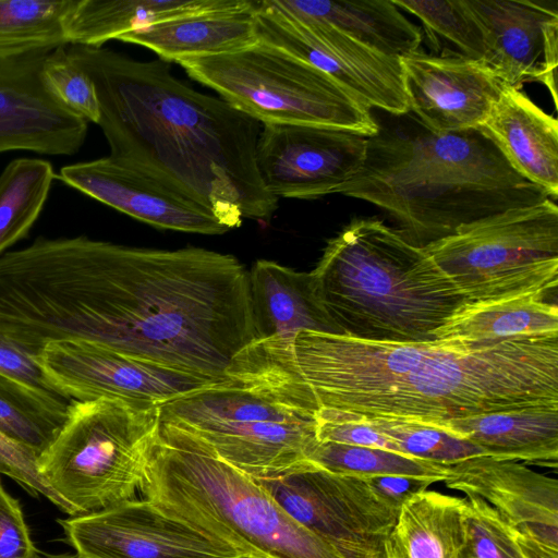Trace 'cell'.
<instances>
[{"mask_svg":"<svg viewBox=\"0 0 558 558\" xmlns=\"http://www.w3.org/2000/svg\"><path fill=\"white\" fill-rule=\"evenodd\" d=\"M0 330L34 357L83 340L225 383L255 339L248 271L202 247L39 236L0 255Z\"/></svg>","mask_w":558,"mask_h":558,"instance_id":"1","label":"cell"},{"mask_svg":"<svg viewBox=\"0 0 558 558\" xmlns=\"http://www.w3.org/2000/svg\"><path fill=\"white\" fill-rule=\"evenodd\" d=\"M252 387L292 408L336 409L436 426L509 409L558 404V336L384 342L301 331L242 352Z\"/></svg>","mask_w":558,"mask_h":558,"instance_id":"2","label":"cell"},{"mask_svg":"<svg viewBox=\"0 0 558 558\" xmlns=\"http://www.w3.org/2000/svg\"><path fill=\"white\" fill-rule=\"evenodd\" d=\"M66 49L94 82L110 156L206 207L229 230L243 218L272 217L278 198L256 163L260 122L192 88L161 59L140 61L105 47Z\"/></svg>","mask_w":558,"mask_h":558,"instance_id":"3","label":"cell"},{"mask_svg":"<svg viewBox=\"0 0 558 558\" xmlns=\"http://www.w3.org/2000/svg\"><path fill=\"white\" fill-rule=\"evenodd\" d=\"M415 122L378 124L362 169L339 191L386 211L412 244L424 247L462 226L550 198L480 128L434 133Z\"/></svg>","mask_w":558,"mask_h":558,"instance_id":"4","label":"cell"},{"mask_svg":"<svg viewBox=\"0 0 558 558\" xmlns=\"http://www.w3.org/2000/svg\"><path fill=\"white\" fill-rule=\"evenodd\" d=\"M311 272L341 335L362 340L434 341L468 303L423 247L376 218L353 219Z\"/></svg>","mask_w":558,"mask_h":558,"instance_id":"5","label":"cell"},{"mask_svg":"<svg viewBox=\"0 0 558 558\" xmlns=\"http://www.w3.org/2000/svg\"><path fill=\"white\" fill-rule=\"evenodd\" d=\"M140 495L245 558H341L291 519L255 478L162 425Z\"/></svg>","mask_w":558,"mask_h":558,"instance_id":"6","label":"cell"},{"mask_svg":"<svg viewBox=\"0 0 558 558\" xmlns=\"http://www.w3.org/2000/svg\"><path fill=\"white\" fill-rule=\"evenodd\" d=\"M160 405L72 400L38 466L76 515L135 499L160 437Z\"/></svg>","mask_w":558,"mask_h":558,"instance_id":"7","label":"cell"},{"mask_svg":"<svg viewBox=\"0 0 558 558\" xmlns=\"http://www.w3.org/2000/svg\"><path fill=\"white\" fill-rule=\"evenodd\" d=\"M160 422L255 480L307 466L318 442L314 413L232 380L160 405Z\"/></svg>","mask_w":558,"mask_h":558,"instance_id":"8","label":"cell"},{"mask_svg":"<svg viewBox=\"0 0 558 558\" xmlns=\"http://www.w3.org/2000/svg\"><path fill=\"white\" fill-rule=\"evenodd\" d=\"M190 77L262 124L326 126L375 136L372 110L315 66L258 40L246 49L186 58Z\"/></svg>","mask_w":558,"mask_h":558,"instance_id":"9","label":"cell"},{"mask_svg":"<svg viewBox=\"0 0 558 558\" xmlns=\"http://www.w3.org/2000/svg\"><path fill=\"white\" fill-rule=\"evenodd\" d=\"M423 248L468 302L545 300L558 284V207L547 198L512 208Z\"/></svg>","mask_w":558,"mask_h":558,"instance_id":"10","label":"cell"},{"mask_svg":"<svg viewBox=\"0 0 558 558\" xmlns=\"http://www.w3.org/2000/svg\"><path fill=\"white\" fill-rule=\"evenodd\" d=\"M280 508L341 558H385L398 513L365 478L332 473L312 462L274 480H256Z\"/></svg>","mask_w":558,"mask_h":558,"instance_id":"11","label":"cell"},{"mask_svg":"<svg viewBox=\"0 0 558 558\" xmlns=\"http://www.w3.org/2000/svg\"><path fill=\"white\" fill-rule=\"evenodd\" d=\"M258 40L323 71L369 109L409 113L400 59L380 53L333 25L293 12L279 0L257 1Z\"/></svg>","mask_w":558,"mask_h":558,"instance_id":"12","label":"cell"},{"mask_svg":"<svg viewBox=\"0 0 558 558\" xmlns=\"http://www.w3.org/2000/svg\"><path fill=\"white\" fill-rule=\"evenodd\" d=\"M35 360L52 389L71 401L109 398L162 405L220 384L83 340L50 341Z\"/></svg>","mask_w":558,"mask_h":558,"instance_id":"13","label":"cell"},{"mask_svg":"<svg viewBox=\"0 0 558 558\" xmlns=\"http://www.w3.org/2000/svg\"><path fill=\"white\" fill-rule=\"evenodd\" d=\"M58 521L83 558H245L145 498Z\"/></svg>","mask_w":558,"mask_h":558,"instance_id":"14","label":"cell"},{"mask_svg":"<svg viewBox=\"0 0 558 558\" xmlns=\"http://www.w3.org/2000/svg\"><path fill=\"white\" fill-rule=\"evenodd\" d=\"M368 137L326 126L263 124L256 163L278 199H315L339 193L362 169Z\"/></svg>","mask_w":558,"mask_h":558,"instance_id":"15","label":"cell"},{"mask_svg":"<svg viewBox=\"0 0 558 558\" xmlns=\"http://www.w3.org/2000/svg\"><path fill=\"white\" fill-rule=\"evenodd\" d=\"M463 1L483 36V62L511 87L542 83L557 106V0Z\"/></svg>","mask_w":558,"mask_h":558,"instance_id":"16","label":"cell"},{"mask_svg":"<svg viewBox=\"0 0 558 558\" xmlns=\"http://www.w3.org/2000/svg\"><path fill=\"white\" fill-rule=\"evenodd\" d=\"M445 484L492 506L532 558H558V482L512 460L478 456L450 465Z\"/></svg>","mask_w":558,"mask_h":558,"instance_id":"17","label":"cell"},{"mask_svg":"<svg viewBox=\"0 0 558 558\" xmlns=\"http://www.w3.org/2000/svg\"><path fill=\"white\" fill-rule=\"evenodd\" d=\"M409 113L434 133L478 129L505 83L480 60L415 52L400 58Z\"/></svg>","mask_w":558,"mask_h":558,"instance_id":"18","label":"cell"},{"mask_svg":"<svg viewBox=\"0 0 558 558\" xmlns=\"http://www.w3.org/2000/svg\"><path fill=\"white\" fill-rule=\"evenodd\" d=\"M57 178L155 228L208 235L229 231L206 207L133 163L110 155L66 165Z\"/></svg>","mask_w":558,"mask_h":558,"instance_id":"19","label":"cell"},{"mask_svg":"<svg viewBox=\"0 0 558 558\" xmlns=\"http://www.w3.org/2000/svg\"><path fill=\"white\" fill-rule=\"evenodd\" d=\"M48 52L0 60V153L69 156L86 138L88 122L61 106L43 84Z\"/></svg>","mask_w":558,"mask_h":558,"instance_id":"20","label":"cell"},{"mask_svg":"<svg viewBox=\"0 0 558 558\" xmlns=\"http://www.w3.org/2000/svg\"><path fill=\"white\" fill-rule=\"evenodd\" d=\"M508 163L542 187L558 195V121L521 89L504 85L489 116L480 126Z\"/></svg>","mask_w":558,"mask_h":558,"instance_id":"21","label":"cell"},{"mask_svg":"<svg viewBox=\"0 0 558 558\" xmlns=\"http://www.w3.org/2000/svg\"><path fill=\"white\" fill-rule=\"evenodd\" d=\"M254 340L290 341L301 331L341 335L312 272L258 259L248 271Z\"/></svg>","mask_w":558,"mask_h":558,"instance_id":"22","label":"cell"},{"mask_svg":"<svg viewBox=\"0 0 558 558\" xmlns=\"http://www.w3.org/2000/svg\"><path fill=\"white\" fill-rule=\"evenodd\" d=\"M256 8L257 1L244 0L234 8L181 16L131 31L118 40L146 47L169 63L233 53L258 41Z\"/></svg>","mask_w":558,"mask_h":558,"instance_id":"23","label":"cell"},{"mask_svg":"<svg viewBox=\"0 0 558 558\" xmlns=\"http://www.w3.org/2000/svg\"><path fill=\"white\" fill-rule=\"evenodd\" d=\"M435 427L471 441L485 456L557 469L558 404L487 412Z\"/></svg>","mask_w":558,"mask_h":558,"instance_id":"24","label":"cell"},{"mask_svg":"<svg viewBox=\"0 0 558 558\" xmlns=\"http://www.w3.org/2000/svg\"><path fill=\"white\" fill-rule=\"evenodd\" d=\"M293 12L323 20L392 58L418 51L422 31L392 0H279Z\"/></svg>","mask_w":558,"mask_h":558,"instance_id":"25","label":"cell"},{"mask_svg":"<svg viewBox=\"0 0 558 558\" xmlns=\"http://www.w3.org/2000/svg\"><path fill=\"white\" fill-rule=\"evenodd\" d=\"M244 0H78L66 24L69 45L102 47L121 35L181 16L234 8Z\"/></svg>","mask_w":558,"mask_h":558,"instance_id":"26","label":"cell"},{"mask_svg":"<svg viewBox=\"0 0 558 558\" xmlns=\"http://www.w3.org/2000/svg\"><path fill=\"white\" fill-rule=\"evenodd\" d=\"M465 499L425 490L400 510L385 558H459Z\"/></svg>","mask_w":558,"mask_h":558,"instance_id":"27","label":"cell"},{"mask_svg":"<svg viewBox=\"0 0 558 558\" xmlns=\"http://www.w3.org/2000/svg\"><path fill=\"white\" fill-rule=\"evenodd\" d=\"M558 336L555 302L523 296L468 302L435 332L436 340H502Z\"/></svg>","mask_w":558,"mask_h":558,"instance_id":"28","label":"cell"},{"mask_svg":"<svg viewBox=\"0 0 558 558\" xmlns=\"http://www.w3.org/2000/svg\"><path fill=\"white\" fill-rule=\"evenodd\" d=\"M71 401L0 373V432L39 456L53 441Z\"/></svg>","mask_w":558,"mask_h":558,"instance_id":"29","label":"cell"},{"mask_svg":"<svg viewBox=\"0 0 558 558\" xmlns=\"http://www.w3.org/2000/svg\"><path fill=\"white\" fill-rule=\"evenodd\" d=\"M78 0H0V60L68 46L66 24Z\"/></svg>","mask_w":558,"mask_h":558,"instance_id":"30","label":"cell"},{"mask_svg":"<svg viewBox=\"0 0 558 558\" xmlns=\"http://www.w3.org/2000/svg\"><path fill=\"white\" fill-rule=\"evenodd\" d=\"M56 178L50 161L16 158L0 173V255L27 236Z\"/></svg>","mask_w":558,"mask_h":558,"instance_id":"31","label":"cell"},{"mask_svg":"<svg viewBox=\"0 0 558 558\" xmlns=\"http://www.w3.org/2000/svg\"><path fill=\"white\" fill-rule=\"evenodd\" d=\"M313 464L332 473L369 478L405 475L445 482L450 465L424 461L399 452L331 441H319L308 456Z\"/></svg>","mask_w":558,"mask_h":558,"instance_id":"32","label":"cell"},{"mask_svg":"<svg viewBox=\"0 0 558 558\" xmlns=\"http://www.w3.org/2000/svg\"><path fill=\"white\" fill-rule=\"evenodd\" d=\"M402 11L416 16L430 45L452 46L456 56L483 61L485 46L481 29L463 0H392Z\"/></svg>","mask_w":558,"mask_h":558,"instance_id":"33","label":"cell"},{"mask_svg":"<svg viewBox=\"0 0 558 558\" xmlns=\"http://www.w3.org/2000/svg\"><path fill=\"white\" fill-rule=\"evenodd\" d=\"M355 415L392 440L401 453L412 458L453 465L470 458L485 456L476 445L446 429L417 422Z\"/></svg>","mask_w":558,"mask_h":558,"instance_id":"34","label":"cell"},{"mask_svg":"<svg viewBox=\"0 0 558 558\" xmlns=\"http://www.w3.org/2000/svg\"><path fill=\"white\" fill-rule=\"evenodd\" d=\"M464 499V539L459 558H532L492 506L474 495Z\"/></svg>","mask_w":558,"mask_h":558,"instance_id":"35","label":"cell"},{"mask_svg":"<svg viewBox=\"0 0 558 558\" xmlns=\"http://www.w3.org/2000/svg\"><path fill=\"white\" fill-rule=\"evenodd\" d=\"M47 92L66 110L98 123L100 107L90 76L70 57L66 46L47 53L40 70Z\"/></svg>","mask_w":558,"mask_h":558,"instance_id":"36","label":"cell"},{"mask_svg":"<svg viewBox=\"0 0 558 558\" xmlns=\"http://www.w3.org/2000/svg\"><path fill=\"white\" fill-rule=\"evenodd\" d=\"M39 454L0 432V474L17 482L33 497L43 495L70 517L76 515L49 486L38 466Z\"/></svg>","mask_w":558,"mask_h":558,"instance_id":"37","label":"cell"},{"mask_svg":"<svg viewBox=\"0 0 558 558\" xmlns=\"http://www.w3.org/2000/svg\"><path fill=\"white\" fill-rule=\"evenodd\" d=\"M317 439L351 446H362L400 452L398 446L364 423L355 414L319 408L315 412ZM403 454V453H402Z\"/></svg>","mask_w":558,"mask_h":558,"instance_id":"38","label":"cell"},{"mask_svg":"<svg viewBox=\"0 0 558 558\" xmlns=\"http://www.w3.org/2000/svg\"><path fill=\"white\" fill-rule=\"evenodd\" d=\"M20 502L0 483V558H37Z\"/></svg>","mask_w":558,"mask_h":558,"instance_id":"39","label":"cell"},{"mask_svg":"<svg viewBox=\"0 0 558 558\" xmlns=\"http://www.w3.org/2000/svg\"><path fill=\"white\" fill-rule=\"evenodd\" d=\"M0 373L31 386L57 393L47 381L35 357L9 339L1 330Z\"/></svg>","mask_w":558,"mask_h":558,"instance_id":"40","label":"cell"},{"mask_svg":"<svg viewBox=\"0 0 558 558\" xmlns=\"http://www.w3.org/2000/svg\"><path fill=\"white\" fill-rule=\"evenodd\" d=\"M365 481L376 497L398 514L409 500L435 483L433 480L405 475L375 476Z\"/></svg>","mask_w":558,"mask_h":558,"instance_id":"41","label":"cell"},{"mask_svg":"<svg viewBox=\"0 0 558 558\" xmlns=\"http://www.w3.org/2000/svg\"><path fill=\"white\" fill-rule=\"evenodd\" d=\"M37 558H83V557H81L76 553H73V554H58V555H44V556L39 555Z\"/></svg>","mask_w":558,"mask_h":558,"instance_id":"42","label":"cell"}]
</instances>
